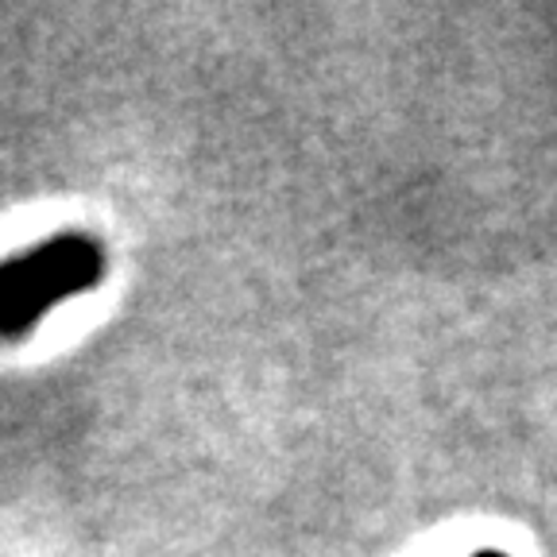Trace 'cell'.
Segmentation results:
<instances>
[{
	"mask_svg": "<svg viewBox=\"0 0 557 557\" xmlns=\"http://www.w3.org/2000/svg\"><path fill=\"white\" fill-rule=\"evenodd\" d=\"M104 271L109 252L89 233L47 236L9 256L0 263V337H27L59 302L101 287Z\"/></svg>",
	"mask_w": 557,
	"mask_h": 557,
	"instance_id": "1",
	"label": "cell"
},
{
	"mask_svg": "<svg viewBox=\"0 0 557 557\" xmlns=\"http://www.w3.org/2000/svg\"><path fill=\"white\" fill-rule=\"evenodd\" d=\"M472 557H507V554H499V549H480V554H472Z\"/></svg>",
	"mask_w": 557,
	"mask_h": 557,
	"instance_id": "2",
	"label": "cell"
}]
</instances>
